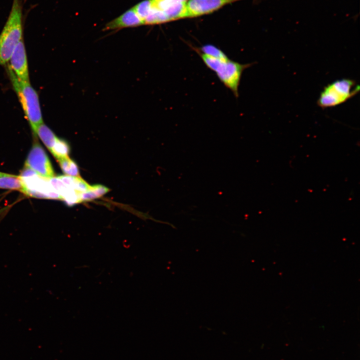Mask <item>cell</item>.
<instances>
[{
    "label": "cell",
    "mask_w": 360,
    "mask_h": 360,
    "mask_svg": "<svg viewBox=\"0 0 360 360\" xmlns=\"http://www.w3.org/2000/svg\"><path fill=\"white\" fill-rule=\"evenodd\" d=\"M22 0H13L8 20L0 34V65L6 64L23 38Z\"/></svg>",
    "instance_id": "cell-1"
},
{
    "label": "cell",
    "mask_w": 360,
    "mask_h": 360,
    "mask_svg": "<svg viewBox=\"0 0 360 360\" xmlns=\"http://www.w3.org/2000/svg\"><path fill=\"white\" fill-rule=\"evenodd\" d=\"M196 52V51H195ZM205 65L214 72L220 82L230 89L236 97L238 96V87L242 74L252 64H242L228 58L214 57L196 52Z\"/></svg>",
    "instance_id": "cell-2"
},
{
    "label": "cell",
    "mask_w": 360,
    "mask_h": 360,
    "mask_svg": "<svg viewBox=\"0 0 360 360\" xmlns=\"http://www.w3.org/2000/svg\"><path fill=\"white\" fill-rule=\"evenodd\" d=\"M7 72L25 116L34 132L36 128L44 123L38 95L30 82L19 80L8 66Z\"/></svg>",
    "instance_id": "cell-3"
},
{
    "label": "cell",
    "mask_w": 360,
    "mask_h": 360,
    "mask_svg": "<svg viewBox=\"0 0 360 360\" xmlns=\"http://www.w3.org/2000/svg\"><path fill=\"white\" fill-rule=\"evenodd\" d=\"M360 90V86L350 79L336 80L326 86L320 94L317 104L322 108L342 104Z\"/></svg>",
    "instance_id": "cell-4"
},
{
    "label": "cell",
    "mask_w": 360,
    "mask_h": 360,
    "mask_svg": "<svg viewBox=\"0 0 360 360\" xmlns=\"http://www.w3.org/2000/svg\"><path fill=\"white\" fill-rule=\"evenodd\" d=\"M25 166L44 178L50 179L54 176V171L49 158L37 141H35L30 151Z\"/></svg>",
    "instance_id": "cell-5"
},
{
    "label": "cell",
    "mask_w": 360,
    "mask_h": 360,
    "mask_svg": "<svg viewBox=\"0 0 360 360\" xmlns=\"http://www.w3.org/2000/svg\"><path fill=\"white\" fill-rule=\"evenodd\" d=\"M26 187V195L39 198L62 200L50 182V179L44 178L37 174L28 177H20Z\"/></svg>",
    "instance_id": "cell-6"
},
{
    "label": "cell",
    "mask_w": 360,
    "mask_h": 360,
    "mask_svg": "<svg viewBox=\"0 0 360 360\" xmlns=\"http://www.w3.org/2000/svg\"><path fill=\"white\" fill-rule=\"evenodd\" d=\"M188 0H150V10L160 13L166 22L184 18Z\"/></svg>",
    "instance_id": "cell-7"
},
{
    "label": "cell",
    "mask_w": 360,
    "mask_h": 360,
    "mask_svg": "<svg viewBox=\"0 0 360 360\" xmlns=\"http://www.w3.org/2000/svg\"><path fill=\"white\" fill-rule=\"evenodd\" d=\"M240 0H188L185 18H194L212 13L229 4Z\"/></svg>",
    "instance_id": "cell-8"
},
{
    "label": "cell",
    "mask_w": 360,
    "mask_h": 360,
    "mask_svg": "<svg viewBox=\"0 0 360 360\" xmlns=\"http://www.w3.org/2000/svg\"><path fill=\"white\" fill-rule=\"evenodd\" d=\"M8 66L17 78L22 82H30L27 56L23 38L14 50L10 59Z\"/></svg>",
    "instance_id": "cell-9"
},
{
    "label": "cell",
    "mask_w": 360,
    "mask_h": 360,
    "mask_svg": "<svg viewBox=\"0 0 360 360\" xmlns=\"http://www.w3.org/2000/svg\"><path fill=\"white\" fill-rule=\"evenodd\" d=\"M142 24H144L143 21L132 8L107 24L104 28V30H114Z\"/></svg>",
    "instance_id": "cell-10"
},
{
    "label": "cell",
    "mask_w": 360,
    "mask_h": 360,
    "mask_svg": "<svg viewBox=\"0 0 360 360\" xmlns=\"http://www.w3.org/2000/svg\"><path fill=\"white\" fill-rule=\"evenodd\" d=\"M50 181L57 192L60 196L62 200L70 206L81 202L80 194L74 189L66 186L58 177L50 178Z\"/></svg>",
    "instance_id": "cell-11"
},
{
    "label": "cell",
    "mask_w": 360,
    "mask_h": 360,
    "mask_svg": "<svg viewBox=\"0 0 360 360\" xmlns=\"http://www.w3.org/2000/svg\"><path fill=\"white\" fill-rule=\"evenodd\" d=\"M0 188L19 190L26 194V187L20 176L2 173L0 175Z\"/></svg>",
    "instance_id": "cell-12"
},
{
    "label": "cell",
    "mask_w": 360,
    "mask_h": 360,
    "mask_svg": "<svg viewBox=\"0 0 360 360\" xmlns=\"http://www.w3.org/2000/svg\"><path fill=\"white\" fill-rule=\"evenodd\" d=\"M34 133L39 136L50 152L58 138L54 132L44 124L42 123L36 128Z\"/></svg>",
    "instance_id": "cell-13"
},
{
    "label": "cell",
    "mask_w": 360,
    "mask_h": 360,
    "mask_svg": "<svg viewBox=\"0 0 360 360\" xmlns=\"http://www.w3.org/2000/svg\"><path fill=\"white\" fill-rule=\"evenodd\" d=\"M58 177L66 186L78 192H83L92 188V186L88 184L80 177H74L69 176H60Z\"/></svg>",
    "instance_id": "cell-14"
},
{
    "label": "cell",
    "mask_w": 360,
    "mask_h": 360,
    "mask_svg": "<svg viewBox=\"0 0 360 360\" xmlns=\"http://www.w3.org/2000/svg\"><path fill=\"white\" fill-rule=\"evenodd\" d=\"M63 172L67 176L80 177V170L76 163L68 157L57 160Z\"/></svg>",
    "instance_id": "cell-15"
},
{
    "label": "cell",
    "mask_w": 360,
    "mask_h": 360,
    "mask_svg": "<svg viewBox=\"0 0 360 360\" xmlns=\"http://www.w3.org/2000/svg\"><path fill=\"white\" fill-rule=\"evenodd\" d=\"M50 152L57 160L68 157L70 146L65 140L58 138Z\"/></svg>",
    "instance_id": "cell-16"
},
{
    "label": "cell",
    "mask_w": 360,
    "mask_h": 360,
    "mask_svg": "<svg viewBox=\"0 0 360 360\" xmlns=\"http://www.w3.org/2000/svg\"><path fill=\"white\" fill-rule=\"evenodd\" d=\"M2 174V172H0V175Z\"/></svg>",
    "instance_id": "cell-17"
}]
</instances>
